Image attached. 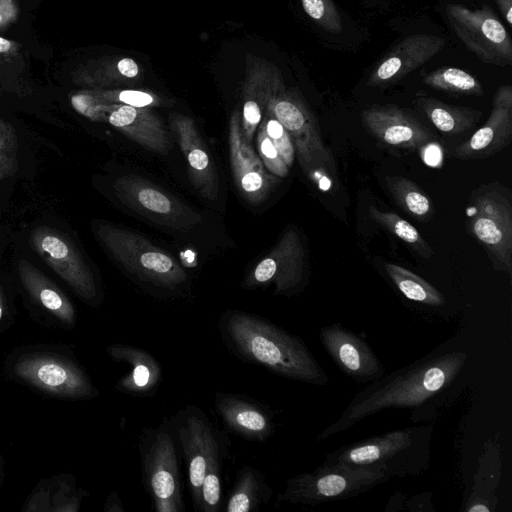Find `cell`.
Wrapping results in <instances>:
<instances>
[{"instance_id":"obj_35","label":"cell","mask_w":512,"mask_h":512,"mask_svg":"<svg viewBox=\"0 0 512 512\" xmlns=\"http://www.w3.org/2000/svg\"><path fill=\"white\" fill-rule=\"evenodd\" d=\"M100 102L109 105H128L139 108L169 106L172 102L158 94L134 89L90 91Z\"/></svg>"},{"instance_id":"obj_23","label":"cell","mask_w":512,"mask_h":512,"mask_svg":"<svg viewBox=\"0 0 512 512\" xmlns=\"http://www.w3.org/2000/svg\"><path fill=\"white\" fill-rule=\"evenodd\" d=\"M106 122L142 147L166 155L172 148L168 132L150 108L110 105Z\"/></svg>"},{"instance_id":"obj_9","label":"cell","mask_w":512,"mask_h":512,"mask_svg":"<svg viewBox=\"0 0 512 512\" xmlns=\"http://www.w3.org/2000/svg\"><path fill=\"white\" fill-rule=\"evenodd\" d=\"M389 479L387 474L379 471L323 462L312 471L289 478L284 490L277 495V503L316 506L345 500L371 490Z\"/></svg>"},{"instance_id":"obj_45","label":"cell","mask_w":512,"mask_h":512,"mask_svg":"<svg viewBox=\"0 0 512 512\" xmlns=\"http://www.w3.org/2000/svg\"><path fill=\"white\" fill-rule=\"evenodd\" d=\"M508 26H512V0H494Z\"/></svg>"},{"instance_id":"obj_24","label":"cell","mask_w":512,"mask_h":512,"mask_svg":"<svg viewBox=\"0 0 512 512\" xmlns=\"http://www.w3.org/2000/svg\"><path fill=\"white\" fill-rule=\"evenodd\" d=\"M106 351L113 361L125 362L130 368L116 382L117 391L133 396H147L156 391L162 379V369L150 353L121 343L109 345Z\"/></svg>"},{"instance_id":"obj_26","label":"cell","mask_w":512,"mask_h":512,"mask_svg":"<svg viewBox=\"0 0 512 512\" xmlns=\"http://www.w3.org/2000/svg\"><path fill=\"white\" fill-rule=\"evenodd\" d=\"M87 492L76 485L70 473L43 479L33 488L22 510L25 512H78Z\"/></svg>"},{"instance_id":"obj_3","label":"cell","mask_w":512,"mask_h":512,"mask_svg":"<svg viewBox=\"0 0 512 512\" xmlns=\"http://www.w3.org/2000/svg\"><path fill=\"white\" fill-rule=\"evenodd\" d=\"M187 467L194 509L218 512L222 504V468L228 454L227 438L196 405L179 409L170 418Z\"/></svg>"},{"instance_id":"obj_47","label":"cell","mask_w":512,"mask_h":512,"mask_svg":"<svg viewBox=\"0 0 512 512\" xmlns=\"http://www.w3.org/2000/svg\"><path fill=\"white\" fill-rule=\"evenodd\" d=\"M4 475H5L4 459L0 455V489H1L2 485H3Z\"/></svg>"},{"instance_id":"obj_27","label":"cell","mask_w":512,"mask_h":512,"mask_svg":"<svg viewBox=\"0 0 512 512\" xmlns=\"http://www.w3.org/2000/svg\"><path fill=\"white\" fill-rule=\"evenodd\" d=\"M268 67L269 63L263 60L249 64L242 86L241 126L249 144H252L266 108Z\"/></svg>"},{"instance_id":"obj_43","label":"cell","mask_w":512,"mask_h":512,"mask_svg":"<svg viewBox=\"0 0 512 512\" xmlns=\"http://www.w3.org/2000/svg\"><path fill=\"white\" fill-rule=\"evenodd\" d=\"M17 146L16 133L9 123L0 120V147Z\"/></svg>"},{"instance_id":"obj_38","label":"cell","mask_w":512,"mask_h":512,"mask_svg":"<svg viewBox=\"0 0 512 512\" xmlns=\"http://www.w3.org/2000/svg\"><path fill=\"white\" fill-rule=\"evenodd\" d=\"M265 122L266 133L284 163L290 168L295 159V149L292 139L284 126L270 113L265 112L262 118Z\"/></svg>"},{"instance_id":"obj_40","label":"cell","mask_w":512,"mask_h":512,"mask_svg":"<svg viewBox=\"0 0 512 512\" xmlns=\"http://www.w3.org/2000/svg\"><path fill=\"white\" fill-rule=\"evenodd\" d=\"M16 146L0 147V179L11 176L17 170Z\"/></svg>"},{"instance_id":"obj_19","label":"cell","mask_w":512,"mask_h":512,"mask_svg":"<svg viewBox=\"0 0 512 512\" xmlns=\"http://www.w3.org/2000/svg\"><path fill=\"white\" fill-rule=\"evenodd\" d=\"M512 140V86H500L494 94L486 122L452 155L461 160L490 157L507 147Z\"/></svg>"},{"instance_id":"obj_29","label":"cell","mask_w":512,"mask_h":512,"mask_svg":"<svg viewBox=\"0 0 512 512\" xmlns=\"http://www.w3.org/2000/svg\"><path fill=\"white\" fill-rule=\"evenodd\" d=\"M416 105L438 131L448 135L460 134L472 128L482 115L476 109L446 104L427 96L418 97Z\"/></svg>"},{"instance_id":"obj_1","label":"cell","mask_w":512,"mask_h":512,"mask_svg":"<svg viewBox=\"0 0 512 512\" xmlns=\"http://www.w3.org/2000/svg\"><path fill=\"white\" fill-rule=\"evenodd\" d=\"M467 362V351L444 346L384 374L358 391L338 419L319 433L318 440L345 432L361 420L386 409L416 411L425 407L456 384Z\"/></svg>"},{"instance_id":"obj_28","label":"cell","mask_w":512,"mask_h":512,"mask_svg":"<svg viewBox=\"0 0 512 512\" xmlns=\"http://www.w3.org/2000/svg\"><path fill=\"white\" fill-rule=\"evenodd\" d=\"M272 489L264 475L250 465H244L237 473L229 498L226 512H253L267 504Z\"/></svg>"},{"instance_id":"obj_33","label":"cell","mask_w":512,"mask_h":512,"mask_svg":"<svg viewBox=\"0 0 512 512\" xmlns=\"http://www.w3.org/2000/svg\"><path fill=\"white\" fill-rule=\"evenodd\" d=\"M368 214L374 222L401 239L421 257L429 259L433 256L434 252L431 246L407 220L394 212L382 211L374 206L369 207Z\"/></svg>"},{"instance_id":"obj_7","label":"cell","mask_w":512,"mask_h":512,"mask_svg":"<svg viewBox=\"0 0 512 512\" xmlns=\"http://www.w3.org/2000/svg\"><path fill=\"white\" fill-rule=\"evenodd\" d=\"M142 481L156 512H182L181 471L170 418L145 427L139 437Z\"/></svg>"},{"instance_id":"obj_46","label":"cell","mask_w":512,"mask_h":512,"mask_svg":"<svg viewBox=\"0 0 512 512\" xmlns=\"http://www.w3.org/2000/svg\"><path fill=\"white\" fill-rule=\"evenodd\" d=\"M11 48V42L5 38L0 37V53L7 52Z\"/></svg>"},{"instance_id":"obj_17","label":"cell","mask_w":512,"mask_h":512,"mask_svg":"<svg viewBox=\"0 0 512 512\" xmlns=\"http://www.w3.org/2000/svg\"><path fill=\"white\" fill-rule=\"evenodd\" d=\"M445 44L443 37L431 34L420 33L403 38L378 61L367 85L385 88L399 82L438 54Z\"/></svg>"},{"instance_id":"obj_13","label":"cell","mask_w":512,"mask_h":512,"mask_svg":"<svg viewBox=\"0 0 512 512\" xmlns=\"http://www.w3.org/2000/svg\"><path fill=\"white\" fill-rule=\"evenodd\" d=\"M31 244L45 263L87 304L99 301V290L90 267L75 245L63 234L40 226L31 233Z\"/></svg>"},{"instance_id":"obj_14","label":"cell","mask_w":512,"mask_h":512,"mask_svg":"<svg viewBox=\"0 0 512 512\" xmlns=\"http://www.w3.org/2000/svg\"><path fill=\"white\" fill-rule=\"evenodd\" d=\"M228 143L237 190L250 204H261L269 197L279 179L268 173L252 144L246 141L238 109L232 112L229 120Z\"/></svg>"},{"instance_id":"obj_39","label":"cell","mask_w":512,"mask_h":512,"mask_svg":"<svg viewBox=\"0 0 512 512\" xmlns=\"http://www.w3.org/2000/svg\"><path fill=\"white\" fill-rule=\"evenodd\" d=\"M72 104L85 117L97 122H106L110 105L100 102L90 91L73 96Z\"/></svg>"},{"instance_id":"obj_11","label":"cell","mask_w":512,"mask_h":512,"mask_svg":"<svg viewBox=\"0 0 512 512\" xmlns=\"http://www.w3.org/2000/svg\"><path fill=\"white\" fill-rule=\"evenodd\" d=\"M447 20L455 35L485 64L512 65V40L490 6L470 9L450 3L445 8Z\"/></svg>"},{"instance_id":"obj_15","label":"cell","mask_w":512,"mask_h":512,"mask_svg":"<svg viewBox=\"0 0 512 512\" xmlns=\"http://www.w3.org/2000/svg\"><path fill=\"white\" fill-rule=\"evenodd\" d=\"M319 339L334 364L350 379L369 384L385 374V368L370 345L339 323L320 329Z\"/></svg>"},{"instance_id":"obj_30","label":"cell","mask_w":512,"mask_h":512,"mask_svg":"<svg viewBox=\"0 0 512 512\" xmlns=\"http://www.w3.org/2000/svg\"><path fill=\"white\" fill-rule=\"evenodd\" d=\"M385 184L403 211L419 222L432 219L435 211L433 202L415 182L401 176H386Z\"/></svg>"},{"instance_id":"obj_42","label":"cell","mask_w":512,"mask_h":512,"mask_svg":"<svg viewBox=\"0 0 512 512\" xmlns=\"http://www.w3.org/2000/svg\"><path fill=\"white\" fill-rule=\"evenodd\" d=\"M14 313L3 286L0 284V334L6 331L13 322Z\"/></svg>"},{"instance_id":"obj_8","label":"cell","mask_w":512,"mask_h":512,"mask_svg":"<svg viewBox=\"0 0 512 512\" xmlns=\"http://www.w3.org/2000/svg\"><path fill=\"white\" fill-rule=\"evenodd\" d=\"M95 234L114 259L141 281L175 290L187 283V274L168 252L133 231L99 223Z\"/></svg>"},{"instance_id":"obj_6","label":"cell","mask_w":512,"mask_h":512,"mask_svg":"<svg viewBox=\"0 0 512 512\" xmlns=\"http://www.w3.org/2000/svg\"><path fill=\"white\" fill-rule=\"evenodd\" d=\"M265 112L289 133L299 164L308 177L314 180L329 173L332 156L315 116L297 89L286 88L279 69L272 63L268 67Z\"/></svg>"},{"instance_id":"obj_36","label":"cell","mask_w":512,"mask_h":512,"mask_svg":"<svg viewBox=\"0 0 512 512\" xmlns=\"http://www.w3.org/2000/svg\"><path fill=\"white\" fill-rule=\"evenodd\" d=\"M305 13L329 33L342 31L341 15L332 0H300Z\"/></svg>"},{"instance_id":"obj_31","label":"cell","mask_w":512,"mask_h":512,"mask_svg":"<svg viewBox=\"0 0 512 512\" xmlns=\"http://www.w3.org/2000/svg\"><path fill=\"white\" fill-rule=\"evenodd\" d=\"M384 269L407 299L428 306L437 307L445 304L443 294L419 275L393 263H385Z\"/></svg>"},{"instance_id":"obj_12","label":"cell","mask_w":512,"mask_h":512,"mask_svg":"<svg viewBox=\"0 0 512 512\" xmlns=\"http://www.w3.org/2000/svg\"><path fill=\"white\" fill-rule=\"evenodd\" d=\"M113 189L126 206L166 227L189 229L202 220L197 211L141 176L123 175Z\"/></svg>"},{"instance_id":"obj_18","label":"cell","mask_w":512,"mask_h":512,"mask_svg":"<svg viewBox=\"0 0 512 512\" xmlns=\"http://www.w3.org/2000/svg\"><path fill=\"white\" fill-rule=\"evenodd\" d=\"M17 270L21 285L38 312L42 325L63 330L75 328L76 310L63 290L25 259L18 262Z\"/></svg>"},{"instance_id":"obj_2","label":"cell","mask_w":512,"mask_h":512,"mask_svg":"<svg viewBox=\"0 0 512 512\" xmlns=\"http://www.w3.org/2000/svg\"><path fill=\"white\" fill-rule=\"evenodd\" d=\"M230 351L243 361L296 381L324 386L329 376L305 342L257 315L229 310L218 324Z\"/></svg>"},{"instance_id":"obj_44","label":"cell","mask_w":512,"mask_h":512,"mask_svg":"<svg viewBox=\"0 0 512 512\" xmlns=\"http://www.w3.org/2000/svg\"><path fill=\"white\" fill-rule=\"evenodd\" d=\"M105 512H125V509L122 505L119 495L112 491L106 498L104 505Z\"/></svg>"},{"instance_id":"obj_37","label":"cell","mask_w":512,"mask_h":512,"mask_svg":"<svg viewBox=\"0 0 512 512\" xmlns=\"http://www.w3.org/2000/svg\"><path fill=\"white\" fill-rule=\"evenodd\" d=\"M256 145L258 155L265 168L278 178L286 177L289 173V167L284 163L276 147L268 137L263 119L256 130Z\"/></svg>"},{"instance_id":"obj_16","label":"cell","mask_w":512,"mask_h":512,"mask_svg":"<svg viewBox=\"0 0 512 512\" xmlns=\"http://www.w3.org/2000/svg\"><path fill=\"white\" fill-rule=\"evenodd\" d=\"M304 258L305 251L300 236L294 229H289L270 253L254 267L243 285L255 288L273 284L275 294H291L303 280Z\"/></svg>"},{"instance_id":"obj_20","label":"cell","mask_w":512,"mask_h":512,"mask_svg":"<svg viewBox=\"0 0 512 512\" xmlns=\"http://www.w3.org/2000/svg\"><path fill=\"white\" fill-rule=\"evenodd\" d=\"M360 118L371 135L392 147L419 149L434 138L427 127L397 105H373L364 109Z\"/></svg>"},{"instance_id":"obj_41","label":"cell","mask_w":512,"mask_h":512,"mask_svg":"<svg viewBox=\"0 0 512 512\" xmlns=\"http://www.w3.org/2000/svg\"><path fill=\"white\" fill-rule=\"evenodd\" d=\"M423 162L431 167H440L442 163L441 147L432 141L424 144L420 148Z\"/></svg>"},{"instance_id":"obj_5","label":"cell","mask_w":512,"mask_h":512,"mask_svg":"<svg viewBox=\"0 0 512 512\" xmlns=\"http://www.w3.org/2000/svg\"><path fill=\"white\" fill-rule=\"evenodd\" d=\"M432 424H421L371 436L325 456L326 464L379 471L391 477L418 476L430 465Z\"/></svg>"},{"instance_id":"obj_34","label":"cell","mask_w":512,"mask_h":512,"mask_svg":"<svg viewBox=\"0 0 512 512\" xmlns=\"http://www.w3.org/2000/svg\"><path fill=\"white\" fill-rule=\"evenodd\" d=\"M140 69L135 60L129 57L114 58L104 63L88 82L98 87L131 85L139 78Z\"/></svg>"},{"instance_id":"obj_10","label":"cell","mask_w":512,"mask_h":512,"mask_svg":"<svg viewBox=\"0 0 512 512\" xmlns=\"http://www.w3.org/2000/svg\"><path fill=\"white\" fill-rule=\"evenodd\" d=\"M466 229L486 249L495 270L512 272V204L498 183L477 188L466 210Z\"/></svg>"},{"instance_id":"obj_25","label":"cell","mask_w":512,"mask_h":512,"mask_svg":"<svg viewBox=\"0 0 512 512\" xmlns=\"http://www.w3.org/2000/svg\"><path fill=\"white\" fill-rule=\"evenodd\" d=\"M502 452L495 440H488L479 458L472 487L466 496L462 511L493 512L498 503V488L502 474Z\"/></svg>"},{"instance_id":"obj_21","label":"cell","mask_w":512,"mask_h":512,"mask_svg":"<svg viewBox=\"0 0 512 512\" xmlns=\"http://www.w3.org/2000/svg\"><path fill=\"white\" fill-rule=\"evenodd\" d=\"M169 123L186 159L192 185L202 197L215 201L219 191L217 169L194 120L173 112L169 116Z\"/></svg>"},{"instance_id":"obj_22","label":"cell","mask_w":512,"mask_h":512,"mask_svg":"<svg viewBox=\"0 0 512 512\" xmlns=\"http://www.w3.org/2000/svg\"><path fill=\"white\" fill-rule=\"evenodd\" d=\"M214 407L229 431L249 441L264 442L275 432L272 411L245 395L219 391Z\"/></svg>"},{"instance_id":"obj_32","label":"cell","mask_w":512,"mask_h":512,"mask_svg":"<svg viewBox=\"0 0 512 512\" xmlns=\"http://www.w3.org/2000/svg\"><path fill=\"white\" fill-rule=\"evenodd\" d=\"M428 87L456 95L482 96V83L472 74L455 67H440L424 75Z\"/></svg>"},{"instance_id":"obj_4","label":"cell","mask_w":512,"mask_h":512,"mask_svg":"<svg viewBox=\"0 0 512 512\" xmlns=\"http://www.w3.org/2000/svg\"><path fill=\"white\" fill-rule=\"evenodd\" d=\"M10 379L38 393L66 401L99 396L91 377L66 346L30 344L11 351L4 361Z\"/></svg>"}]
</instances>
